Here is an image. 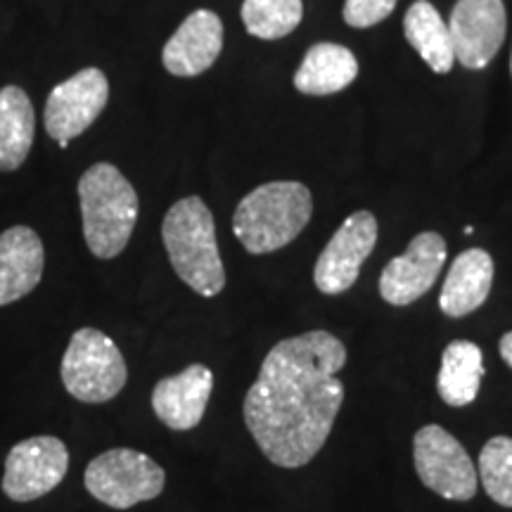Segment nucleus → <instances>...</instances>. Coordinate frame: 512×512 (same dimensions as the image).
<instances>
[{
  "label": "nucleus",
  "instance_id": "1",
  "mask_svg": "<svg viewBox=\"0 0 512 512\" xmlns=\"http://www.w3.org/2000/svg\"><path fill=\"white\" fill-rule=\"evenodd\" d=\"M347 347L328 330L287 337L268 351L245 396V425L273 465L302 467L318 456L344 403Z\"/></svg>",
  "mask_w": 512,
  "mask_h": 512
},
{
  "label": "nucleus",
  "instance_id": "2",
  "mask_svg": "<svg viewBox=\"0 0 512 512\" xmlns=\"http://www.w3.org/2000/svg\"><path fill=\"white\" fill-rule=\"evenodd\" d=\"M162 240L178 278L200 297H216L226 287L214 216L202 197L190 195L166 211Z\"/></svg>",
  "mask_w": 512,
  "mask_h": 512
},
{
  "label": "nucleus",
  "instance_id": "3",
  "mask_svg": "<svg viewBox=\"0 0 512 512\" xmlns=\"http://www.w3.org/2000/svg\"><path fill=\"white\" fill-rule=\"evenodd\" d=\"M311 190L299 181H273L245 195L233 214V233L249 254H271L309 226Z\"/></svg>",
  "mask_w": 512,
  "mask_h": 512
},
{
  "label": "nucleus",
  "instance_id": "4",
  "mask_svg": "<svg viewBox=\"0 0 512 512\" xmlns=\"http://www.w3.org/2000/svg\"><path fill=\"white\" fill-rule=\"evenodd\" d=\"M83 238L98 259L124 252L138 221V192L114 164H93L79 181Z\"/></svg>",
  "mask_w": 512,
  "mask_h": 512
},
{
  "label": "nucleus",
  "instance_id": "5",
  "mask_svg": "<svg viewBox=\"0 0 512 512\" xmlns=\"http://www.w3.org/2000/svg\"><path fill=\"white\" fill-rule=\"evenodd\" d=\"M64 389L83 403H107L128 380V368L117 344L95 328L76 330L62 356Z\"/></svg>",
  "mask_w": 512,
  "mask_h": 512
},
{
  "label": "nucleus",
  "instance_id": "6",
  "mask_svg": "<svg viewBox=\"0 0 512 512\" xmlns=\"http://www.w3.org/2000/svg\"><path fill=\"white\" fill-rule=\"evenodd\" d=\"M88 494L114 510L152 501L164 491L162 465L133 448H110L95 456L83 475Z\"/></svg>",
  "mask_w": 512,
  "mask_h": 512
},
{
  "label": "nucleus",
  "instance_id": "7",
  "mask_svg": "<svg viewBox=\"0 0 512 512\" xmlns=\"http://www.w3.org/2000/svg\"><path fill=\"white\" fill-rule=\"evenodd\" d=\"M413 460L420 482L446 501H472L477 494V470L465 446L441 425L415 432Z\"/></svg>",
  "mask_w": 512,
  "mask_h": 512
},
{
  "label": "nucleus",
  "instance_id": "8",
  "mask_svg": "<svg viewBox=\"0 0 512 512\" xmlns=\"http://www.w3.org/2000/svg\"><path fill=\"white\" fill-rule=\"evenodd\" d=\"M110 100V81L98 67H88L57 83L46 102V131L60 147H69V140L79 138L100 117Z\"/></svg>",
  "mask_w": 512,
  "mask_h": 512
},
{
  "label": "nucleus",
  "instance_id": "9",
  "mask_svg": "<svg viewBox=\"0 0 512 512\" xmlns=\"http://www.w3.org/2000/svg\"><path fill=\"white\" fill-rule=\"evenodd\" d=\"M69 470V451L62 439L29 437L10 448L5 458L3 494L10 501L29 503L57 489Z\"/></svg>",
  "mask_w": 512,
  "mask_h": 512
},
{
  "label": "nucleus",
  "instance_id": "10",
  "mask_svg": "<svg viewBox=\"0 0 512 512\" xmlns=\"http://www.w3.org/2000/svg\"><path fill=\"white\" fill-rule=\"evenodd\" d=\"M377 230L380 228L373 211L361 209L347 216V221L323 247L313 268V283L320 292L337 297L354 287L361 266L377 245Z\"/></svg>",
  "mask_w": 512,
  "mask_h": 512
},
{
  "label": "nucleus",
  "instance_id": "11",
  "mask_svg": "<svg viewBox=\"0 0 512 512\" xmlns=\"http://www.w3.org/2000/svg\"><path fill=\"white\" fill-rule=\"evenodd\" d=\"M508 31L503 0H458L448 19L453 53L465 69H484L494 62Z\"/></svg>",
  "mask_w": 512,
  "mask_h": 512
},
{
  "label": "nucleus",
  "instance_id": "12",
  "mask_svg": "<svg viewBox=\"0 0 512 512\" xmlns=\"http://www.w3.org/2000/svg\"><path fill=\"white\" fill-rule=\"evenodd\" d=\"M446 264V242L434 230L418 233L406 252L394 256L380 275V297L392 306H411L439 280Z\"/></svg>",
  "mask_w": 512,
  "mask_h": 512
},
{
  "label": "nucleus",
  "instance_id": "13",
  "mask_svg": "<svg viewBox=\"0 0 512 512\" xmlns=\"http://www.w3.org/2000/svg\"><path fill=\"white\" fill-rule=\"evenodd\" d=\"M214 392V373L204 363H192L178 375L164 377L152 389V411L169 430H195Z\"/></svg>",
  "mask_w": 512,
  "mask_h": 512
},
{
  "label": "nucleus",
  "instance_id": "14",
  "mask_svg": "<svg viewBox=\"0 0 512 512\" xmlns=\"http://www.w3.org/2000/svg\"><path fill=\"white\" fill-rule=\"evenodd\" d=\"M223 50V22L216 12L195 10L166 41L162 62L174 76H200L214 67Z\"/></svg>",
  "mask_w": 512,
  "mask_h": 512
},
{
  "label": "nucleus",
  "instance_id": "15",
  "mask_svg": "<svg viewBox=\"0 0 512 512\" xmlns=\"http://www.w3.org/2000/svg\"><path fill=\"white\" fill-rule=\"evenodd\" d=\"M46 252L29 226H12L0 233V306L19 302L34 292L43 278Z\"/></svg>",
  "mask_w": 512,
  "mask_h": 512
},
{
  "label": "nucleus",
  "instance_id": "16",
  "mask_svg": "<svg viewBox=\"0 0 512 512\" xmlns=\"http://www.w3.org/2000/svg\"><path fill=\"white\" fill-rule=\"evenodd\" d=\"M494 259L486 249L472 247L458 254L448 268L439 294V309L448 318H465L475 313L491 294Z\"/></svg>",
  "mask_w": 512,
  "mask_h": 512
},
{
  "label": "nucleus",
  "instance_id": "17",
  "mask_svg": "<svg viewBox=\"0 0 512 512\" xmlns=\"http://www.w3.org/2000/svg\"><path fill=\"white\" fill-rule=\"evenodd\" d=\"M358 76V60L339 43H316L306 50L294 88L304 95H335L351 86Z\"/></svg>",
  "mask_w": 512,
  "mask_h": 512
},
{
  "label": "nucleus",
  "instance_id": "18",
  "mask_svg": "<svg viewBox=\"0 0 512 512\" xmlns=\"http://www.w3.org/2000/svg\"><path fill=\"white\" fill-rule=\"evenodd\" d=\"M484 377V354L475 342L456 339L444 349L437 377L441 401L451 408L470 406L477 399Z\"/></svg>",
  "mask_w": 512,
  "mask_h": 512
},
{
  "label": "nucleus",
  "instance_id": "19",
  "mask_svg": "<svg viewBox=\"0 0 512 512\" xmlns=\"http://www.w3.org/2000/svg\"><path fill=\"white\" fill-rule=\"evenodd\" d=\"M36 114L19 86L0 88V171H15L27 162L34 145Z\"/></svg>",
  "mask_w": 512,
  "mask_h": 512
},
{
  "label": "nucleus",
  "instance_id": "20",
  "mask_svg": "<svg viewBox=\"0 0 512 512\" xmlns=\"http://www.w3.org/2000/svg\"><path fill=\"white\" fill-rule=\"evenodd\" d=\"M403 36L434 74H448L456 64L448 24L430 0H415L403 17Z\"/></svg>",
  "mask_w": 512,
  "mask_h": 512
},
{
  "label": "nucleus",
  "instance_id": "21",
  "mask_svg": "<svg viewBox=\"0 0 512 512\" xmlns=\"http://www.w3.org/2000/svg\"><path fill=\"white\" fill-rule=\"evenodd\" d=\"M242 24L261 41H278L290 36L304 19L302 0H245Z\"/></svg>",
  "mask_w": 512,
  "mask_h": 512
},
{
  "label": "nucleus",
  "instance_id": "22",
  "mask_svg": "<svg viewBox=\"0 0 512 512\" xmlns=\"http://www.w3.org/2000/svg\"><path fill=\"white\" fill-rule=\"evenodd\" d=\"M479 479L489 498L512 508V439L491 437L479 453Z\"/></svg>",
  "mask_w": 512,
  "mask_h": 512
},
{
  "label": "nucleus",
  "instance_id": "23",
  "mask_svg": "<svg viewBox=\"0 0 512 512\" xmlns=\"http://www.w3.org/2000/svg\"><path fill=\"white\" fill-rule=\"evenodd\" d=\"M399 0H344L342 17L349 27L370 29L396 10Z\"/></svg>",
  "mask_w": 512,
  "mask_h": 512
},
{
  "label": "nucleus",
  "instance_id": "24",
  "mask_svg": "<svg viewBox=\"0 0 512 512\" xmlns=\"http://www.w3.org/2000/svg\"><path fill=\"white\" fill-rule=\"evenodd\" d=\"M498 351H501L503 361L512 368V330L505 332V335L501 337V342H498Z\"/></svg>",
  "mask_w": 512,
  "mask_h": 512
},
{
  "label": "nucleus",
  "instance_id": "25",
  "mask_svg": "<svg viewBox=\"0 0 512 512\" xmlns=\"http://www.w3.org/2000/svg\"><path fill=\"white\" fill-rule=\"evenodd\" d=\"M510 74H512V55H510Z\"/></svg>",
  "mask_w": 512,
  "mask_h": 512
}]
</instances>
